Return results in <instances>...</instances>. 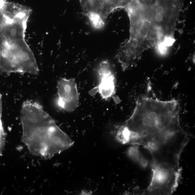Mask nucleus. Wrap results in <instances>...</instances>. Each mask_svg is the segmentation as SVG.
<instances>
[{
    "instance_id": "obj_1",
    "label": "nucleus",
    "mask_w": 195,
    "mask_h": 195,
    "mask_svg": "<svg viewBox=\"0 0 195 195\" xmlns=\"http://www.w3.org/2000/svg\"><path fill=\"white\" fill-rule=\"evenodd\" d=\"M115 138L122 144L145 148L156 167L178 164L189 141L180 124L179 101L146 97L137 99L132 115L118 128Z\"/></svg>"
},
{
    "instance_id": "obj_2",
    "label": "nucleus",
    "mask_w": 195,
    "mask_h": 195,
    "mask_svg": "<svg viewBox=\"0 0 195 195\" xmlns=\"http://www.w3.org/2000/svg\"><path fill=\"white\" fill-rule=\"evenodd\" d=\"M184 0H132L127 8L129 38L116 58L124 71L133 66L146 51L164 53L175 41L176 25Z\"/></svg>"
},
{
    "instance_id": "obj_3",
    "label": "nucleus",
    "mask_w": 195,
    "mask_h": 195,
    "mask_svg": "<svg viewBox=\"0 0 195 195\" xmlns=\"http://www.w3.org/2000/svg\"><path fill=\"white\" fill-rule=\"evenodd\" d=\"M32 10L17 3L0 0V71L38 74L39 69L32 51L25 40Z\"/></svg>"
},
{
    "instance_id": "obj_4",
    "label": "nucleus",
    "mask_w": 195,
    "mask_h": 195,
    "mask_svg": "<svg viewBox=\"0 0 195 195\" xmlns=\"http://www.w3.org/2000/svg\"><path fill=\"white\" fill-rule=\"evenodd\" d=\"M22 141L35 156L48 157L72 147L74 142L36 102L26 101L21 110Z\"/></svg>"
},
{
    "instance_id": "obj_5",
    "label": "nucleus",
    "mask_w": 195,
    "mask_h": 195,
    "mask_svg": "<svg viewBox=\"0 0 195 195\" xmlns=\"http://www.w3.org/2000/svg\"><path fill=\"white\" fill-rule=\"evenodd\" d=\"M57 89L58 97L55 104L57 107L67 112L74 111L77 108L79 101L74 79H61L58 82Z\"/></svg>"
},
{
    "instance_id": "obj_6",
    "label": "nucleus",
    "mask_w": 195,
    "mask_h": 195,
    "mask_svg": "<svg viewBox=\"0 0 195 195\" xmlns=\"http://www.w3.org/2000/svg\"><path fill=\"white\" fill-rule=\"evenodd\" d=\"M129 0H78L86 16L95 15L105 21L109 15L121 8Z\"/></svg>"
},
{
    "instance_id": "obj_7",
    "label": "nucleus",
    "mask_w": 195,
    "mask_h": 195,
    "mask_svg": "<svg viewBox=\"0 0 195 195\" xmlns=\"http://www.w3.org/2000/svg\"><path fill=\"white\" fill-rule=\"evenodd\" d=\"M97 74L98 84L90 93L92 95L98 93L102 98L107 100L115 92V76L108 60H104L99 64Z\"/></svg>"
},
{
    "instance_id": "obj_8",
    "label": "nucleus",
    "mask_w": 195,
    "mask_h": 195,
    "mask_svg": "<svg viewBox=\"0 0 195 195\" xmlns=\"http://www.w3.org/2000/svg\"><path fill=\"white\" fill-rule=\"evenodd\" d=\"M127 154L130 158L135 162L138 163L142 166L146 167L147 166V161L142 156L141 153L140 152L138 148L136 145L129 148L127 150Z\"/></svg>"
},
{
    "instance_id": "obj_9",
    "label": "nucleus",
    "mask_w": 195,
    "mask_h": 195,
    "mask_svg": "<svg viewBox=\"0 0 195 195\" xmlns=\"http://www.w3.org/2000/svg\"><path fill=\"white\" fill-rule=\"evenodd\" d=\"M2 97L0 94V157L1 156L4 148L5 142V133L2 120Z\"/></svg>"
}]
</instances>
